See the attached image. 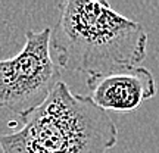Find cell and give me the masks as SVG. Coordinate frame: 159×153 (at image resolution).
<instances>
[{"mask_svg": "<svg viewBox=\"0 0 159 153\" xmlns=\"http://www.w3.org/2000/svg\"><path fill=\"white\" fill-rule=\"evenodd\" d=\"M50 34L61 69L87 75L139 66L146 57L148 33L140 22L114 11L108 2L63 0Z\"/></svg>", "mask_w": 159, "mask_h": 153, "instance_id": "1", "label": "cell"}, {"mask_svg": "<svg viewBox=\"0 0 159 153\" xmlns=\"http://www.w3.org/2000/svg\"><path fill=\"white\" fill-rule=\"evenodd\" d=\"M21 121L19 130L0 134L2 153H106L118 142L108 112L63 81Z\"/></svg>", "mask_w": 159, "mask_h": 153, "instance_id": "2", "label": "cell"}, {"mask_svg": "<svg viewBox=\"0 0 159 153\" xmlns=\"http://www.w3.org/2000/svg\"><path fill=\"white\" fill-rule=\"evenodd\" d=\"M52 28L28 29L21 52L0 59V108L24 116L39 108L62 81V69L52 56Z\"/></svg>", "mask_w": 159, "mask_h": 153, "instance_id": "3", "label": "cell"}, {"mask_svg": "<svg viewBox=\"0 0 159 153\" xmlns=\"http://www.w3.org/2000/svg\"><path fill=\"white\" fill-rule=\"evenodd\" d=\"M89 97L103 110L131 112L156 94V81L144 66H130L103 74L87 75Z\"/></svg>", "mask_w": 159, "mask_h": 153, "instance_id": "4", "label": "cell"}]
</instances>
